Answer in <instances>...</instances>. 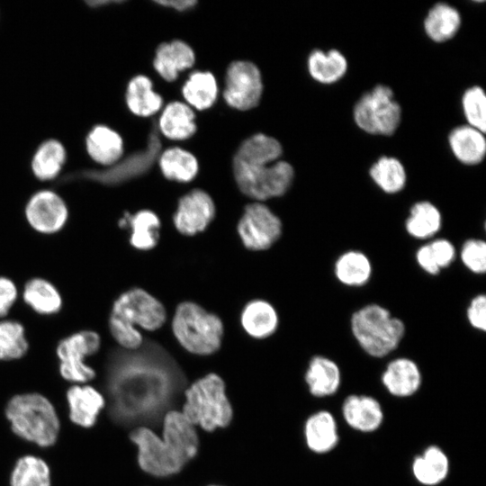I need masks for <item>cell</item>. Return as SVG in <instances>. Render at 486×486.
Listing matches in <instances>:
<instances>
[{
	"label": "cell",
	"mask_w": 486,
	"mask_h": 486,
	"mask_svg": "<svg viewBox=\"0 0 486 486\" xmlns=\"http://www.w3.org/2000/svg\"><path fill=\"white\" fill-rule=\"evenodd\" d=\"M461 103L466 124L485 133L486 95L482 87L473 86L467 88L463 94Z\"/></svg>",
	"instance_id": "ab89813d"
},
{
	"label": "cell",
	"mask_w": 486,
	"mask_h": 486,
	"mask_svg": "<svg viewBox=\"0 0 486 486\" xmlns=\"http://www.w3.org/2000/svg\"><path fill=\"white\" fill-rule=\"evenodd\" d=\"M195 115L192 108L181 102H171L162 112L157 124L158 131L173 140H183L196 131Z\"/></svg>",
	"instance_id": "f546056e"
},
{
	"label": "cell",
	"mask_w": 486,
	"mask_h": 486,
	"mask_svg": "<svg viewBox=\"0 0 486 486\" xmlns=\"http://www.w3.org/2000/svg\"><path fill=\"white\" fill-rule=\"evenodd\" d=\"M334 274L337 280L345 286L362 287L372 278L373 264L364 252L349 249L336 259Z\"/></svg>",
	"instance_id": "4316f807"
},
{
	"label": "cell",
	"mask_w": 486,
	"mask_h": 486,
	"mask_svg": "<svg viewBox=\"0 0 486 486\" xmlns=\"http://www.w3.org/2000/svg\"><path fill=\"white\" fill-rule=\"evenodd\" d=\"M23 302L36 313L50 316L62 308V296L47 279L33 277L26 282L22 292Z\"/></svg>",
	"instance_id": "1f68e13d"
},
{
	"label": "cell",
	"mask_w": 486,
	"mask_h": 486,
	"mask_svg": "<svg viewBox=\"0 0 486 486\" xmlns=\"http://www.w3.org/2000/svg\"><path fill=\"white\" fill-rule=\"evenodd\" d=\"M215 212L212 197L202 189H194L179 199L173 223L182 235L194 236L207 229Z\"/></svg>",
	"instance_id": "4fadbf2b"
},
{
	"label": "cell",
	"mask_w": 486,
	"mask_h": 486,
	"mask_svg": "<svg viewBox=\"0 0 486 486\" xmlns=\"http://www.w3.org/2000/svg\"><path fill=\"white\" fill-rule=\"evenodd\" d=\"M341 415L350 428L361 433L377 431L384 420L381 402L367 394L347 395L341 405Z\"/></svg>",
	"instance_id": "5bb4252c"
},
{
	"label": "cell",
	"mask_w": 486,
	"mask_h": 486,
	"mask_svg": "<svg viewBox=\"0 0 486 486\" xmlns=\"http://www.w3.org/2000/svg\"><path fill=\"white\" fill-rule=\"evenodd\" d=\"M24 212L32 229L45 235L60 231L68 220L66 202L51 190H40L33 194L25 205Z\"/></svg>",
	"instance_id": "7c38bea8"
},
{
	"label": "cell",
	"mask_w": 486,
	"mask_h": 486,
	"mask_svg": "<svg viewBox=\"0 0 486 486\" xmlns=\"http://www.w3.org/2000/svg\"><path fill=\"white\" fill-rule=\"evenodd\" d=\"M67 400L71 421L82 428H89L97 420L105 406L104 395L92 385L76 383L67 391Z\"/></svg>",
	"instance_id": "e0dca14e"
},
{
	"label": "cell",
	"mask_w": 486,
	"mask_h": 486,
	"mask_svg": "<svg viewBox=\"0 0 486 486\" xmlns=\"http://www.w3.org/2000/svg\"><path fill=\"white\" fill-rule=\"evenodd\" d=\"M303 436L307 447L314 454H325L332 452L338 445V424L335 416L328 410H319L305 420Z\"/></svg>",
	"instance_id": "ac0fdd59"
},
{
	"label": "cell",
	"mask_w": 486,
	"mask_h": 486,
	"mask_svg": "<svg viewBox=\"0 0 486 486\" xmlns=\"http://www.w3.org/2000/svg\"><path fill=\"white\" fill-rule=\"evenodd\" d=\"M50 470L40 457L26 454L19 458L11 473V486H50Z\"/></svg>",
	"instance_id": "74e56055"
},
{
	"label": "cell",
	"mask_w": 486,
	"mask_h": 486,
	"mask_svg": "<svg viewBox=\"0 0 486 486\" xmlns=\"http://www.w3.org/2000/svg\"><path fill=\"white\" fill-rule=\"evenodd\" d=\"M158 165L166 179L181 183L192 181L199 170L196 158L177 147L166 149L158 158Z\"/></svg>",
	"instance_id": "e575fe53"
},
{
	"label": "cell",
	"mask_w": 486,
	"mask_h": 486,
	"mask_svg": "<svg viewBox=\"0 0 486 486\" xmlns=\"http://www.w3.org/2000/svg\"><path fill=\"white\" fill-rule=\"evenodd\" d=\"M263 84L258 68L252 62L237 60L227 68L223 98L232 108L247 111L256 107Z\"/></svg>",
	"instance_id": "8fae6325"
},
{
	"label": "cell",
	"mask_w": 486,
	"mask_h": 486,
	"mask_svg": "<svg viewBox=\"0 0 486 486\" xmlns=\"http://www.w3.org/2000/svg\"><path fill=\"white\" fill-rule=\"evenodd\" d=\"M86 148L94 161L103 166H111L121 158L123 141L114 130L105 125H96L86 138Z\"/></svg>",
	"instance_id": "484cf974"
},
{
	"label": "cell",
	"mask_w": 486,
	"mask_h": 486,
	"mask_svg": "<svg viewBox=\"0 0 486 486\" xmlns=\"http://www.w3.org/2000/svg\"><path fill=\"white\" fill-rule=\"evenodd\" d=\"M415 258L418 266L428 274L437 275L441 272L434 261L428 243L417 249Z\"/></svg>",
	"instance_id": "f6af8a7d"
},
{
	"label": "cell",
	"mask_w": 486,
	"mask_h": 486,
	"mask_svg": "<svg viewBox=\"0 0 486 486\" xmlns=\"http://www.w3.org/2000/svg\"><path fill=\"white\" fill-rule=\"evenodd\" d=\"M156 3L165 7L173 8L179 12L189 10L197 4V2L194 0L156 1Z\"/></svg>",
	"instance_id": "bcb514c9"
},
{
	"label": "cell",
	"mask_w": 486,
	"mask_h": 486,
	"mask_svg": "<svg viewBox=\"0 0 486 486\" xmlns=\"http://www.w3.org/2000/svg\"><path fill=\"white\" fill-rule=\"evenodd\" d=\"M151 80L143 75L130 79L126 89V104L138 116L148 117L160 110L163 99L152 89Z\"/></svg>",
	"instance_id": "d6a6232c"
},
{
	"label": "cell",
	"mask_w": 486,
	"mask_h": 486,
	"mask_svg": "<svg viewBox=\"0 0 486 486\" xmlns=\"http://www.w3.org/2000/svg\"><path fill=\"white\" fill-rule=\"evenodd\" d=\"M166 320L163 303L142 288H130L113 302L108 319L109 331L124 350L133 351L143 343L139 328L154 331Z\"/></svg>",
	"instance_id": "7a4b0ae2"
},
{
	"label": "cell",
	"mask_w": 486,
	"mask_h": 486,
	"mask_svg": "<svg viewBox=\"0 0 486 486\" xmlns=\"http://www.w3.org/2000/svg\"><path fill=\"white\" fill-rule=\"evenodd\" d=\"M240 322L250 337L262 339L269 338L277 330L279 317L270 302L257 299L245 305Z\"/></svg>",
	"instance_id": "d4e9b609"
},
{
	"label": "cell",
	"mask_w": 486,
	"mask_h": 486,
	"mask_svg": "<svg viewBox=\"0 0 486 486\" xmlns=\"http://www.w3.org/2000/svg\"><path fill=\"white\" fill-rule=\"evenodd\" d=\"M66 157V149L61 142L54 139L44 141L32 160L33 175L41 181L55 178L61 171Z\"/></svg>",
	"instance_id": "8d00e7d4"
},
{
	"label": "cell",
	"mask_w": 486,
	"mask_h": 486,
	"mask_svg": "<svg viewBox=\"0 0 486 486\" xmlns=\"http://www.w3.org/2000/svg\"><path fill=\"white\" fill-rule=\"evenodd\" d=\"M29 342L23 325L14 320H0V360L22 358L27 353Z\"/></svg>",
	"instance_id": "f35d334b"
},
{
	"label": "cell",
	"mask_w": 486,
	"mask_h": 486,
	"mask_svg": "<svg viewBox=\"0 0 486 486\" xmlns=\"http://www.w3.org/2000/svg\"><path fill=\"white\" fill-rule=\"evenodd\" d=\"M138 448V463L147 473L166 477L180 472L184 464L177 458L169 446L148 427H138L130 435Z\"/></svg>",
	"instance_id": "30bf717a"
},
{
	"label": "cell",
	"mask_w": 486,
	"mask_h": 486,
	"mask_svg": "<svg viewBox=\"0 0 486 486\" xmlns=\"http://www.w3.org/2000/svg\"><path fill=\"white\" fill-rule=\"evenodd\" d=\"M304 380L313 397L327 398L338 392L342 383V373L335 360L316 355L309 361Z\"/></svg>",
	"instance_id": "d6986e66"
},
{
	"label": "cell",
	"mask_w": 486,
	"mask_h": 486,
	"mask_svg": "<svg viewBox=\"0 0 486 486\" xmlns=\"http://www.w3.org/2000/svg\"><path fill=\"white\" fill-rule=\"evenodd\" d=\"M194 61L192 48L182 40H175L158 47L153 66L161 77L172 82L177 78L179 72L193 67Z\"/></svg>",
	"instance_id": "7402d4cb"
},
{
	"label": "cell",
	"mask_w": 486,
	"mask_h": 486,
	"mask_svg": "<svg viewBox=\"0 0 486 486\" xmlns=\"http://www.w3.org/2000/svg\"><path fill=\"white\" fill-rule=\"evenodd\" d=\"M161 437L184 465L198 452L196 427L179 410H170L165 415Z\"/></svg>",
	"instance_id": "2e32d148"
},
{
	"label": "cell",
	"mask_w": 486,
	"mask_h": 486,
	"mask_svg": "<svg viewBox=\"0 0 486 486\" xmlns=\"http://www.w3.org/2000/svg\"><path fill=\"white\" fill-rule=\"evenodd\" d=\"M283 153L274 138L258 133L245 140L233 158V173L238 189L246 196L265 201L283 196L290 189L292 166L277 159Z\"/></svg>",
	"instance_id": "6da1fadb"
},
{
	"label": "cell",
	"mask_w": 486,
	"mask_h": 486,
	"mask_svg": "<svg viewBox=\"0 0 486 486\" xmlns=\"http://www.w3.org/2000/svg\"><path fill=\"white\" fill-rule=\"evenodd\" d=\"M307 68L312 79L322 85H332L341 80L348 69L345 55L338 50H314L308 56Z\"/></svg>",
	"instance_id": "83f0119b"
},
{
	"label": "cell",
	"mask_w": 486,
	"mask_h": 486,
	"mask_svg": "<svg viewBox=\"0 0 486 486\" xmlns=\"http://www.w3.org/2000/svg\"><path fill=\"white\" fill-rule=\"evenodd\" d=\"M428 244L434 261L440 271L449 267L455 260L456 249L449 239L437 238L430 240Z\"/></svg>",
	"instance_id": "b9f144b4"
},
{
	"label": "cell",
	"mask_w": 486,
	"mask_h": 486,
	"mask_svg": "<svg viewBox=\"0 0 486 486\" xmlns=\"http://www.w3.org/2000/svg\"><path fill=\"white\" fill-rule=\"evenodd\" d=\"M462 23L459 11L446 3H436L428 12L423 27L434 42L442 43L454 38Z\"/></svg>",
	"instance_id": "f1b7e54d"
},
{
	"label": "cell",
	"mask_w": 486,
	"mask_h": 486,
	"mask_svg": "<svg viewBox=\"0 0 486 486\" xmlns=\"http://www.w3.org/2000/svg\"><path fill=\"white\" fill-rule=\"evenodd\" d=\"M410 470L422 486H437L449 475L450 460L443 448L430 445L413 458Z\"/></svg>",
	"instance_id": "ffe728a7"
},
{
	"label": "cell",
	"mask_w": 486,
	"mask_h": 486,
	"mask_svg": "<svg viewBox=\"0 0 486 486\" xmlns=\"http://www.w3.org/2000/svg\"><path fill=\"white\" fill-rule=\"evenodd\" d=\"M466 319L470 326L479 331L486 330V296L476 294L470 301L466 309Z\"/></svg>",
	"instance_id": "7bdbcfd3"
},
{
	"label": "cell",
	"mask_w": 486,
	"mask_h": 486,
	"mask_svg": "<svg viewBox=\"0 0 486 486\" xmlns=\"http://www.w3.org/2000/svg\"><path fill=\"white\" fill-rule=\"evenodd\" d=\"M5 417L13 432L40 447L53 446L58 440L60 421L50 400L38 392L13 396L5 406Z\"/></svg>",
	"instance_id": "3957f363"
},
{
	"label": "cell",
	"mask_w": 486,
	"mask_h": 486,
	"mask_svg": "<svg viewBox=\"0 0 486 486\" xmlns=\"http://www.w3.org/2000/svg\"><path fill=\"white\" fill-rule=\"evenodd\" d=\"M172 331L189 353L210 356L220 348L224 326L218 315L194 302H183L173 315Z\"/></svg>",
	"instance_id": "8992f818"
},
{
	"label": "cell",
	"mask_w": 486,
	"mask_h": 486,
	"mask_svg": "<svg viewBox=\"0 0 486 486\" xmlns=\"http://www.w3.org/2000/svg\"><path fill=\"white\" fill-rule=\"evenodd\" d=\"M181 412L194 426L206 431L227 427L233 410L226 394L225 382L211 373L194 381L184 392Z\"/></svg>",
	"instance_id": "5b68a950"
},
{
	"label": "cell",
	"mask_w": 486,
	"mask_h": 486,
	"mask_svg": "<svg viewBox=\"0 0 486 486\" xmlns=\"http://www.w3.org/2000/svg\"><path fill=\"white\" fill-rule=\"evenodd\" d=\"M119 226L130 229V244L139 250H150L159 240L161 222L150 210H141L134 214L126 212L119 220Z\"/></svg>",
	"instance_id": "cb8c5ba5"
},
{
	"label": "cell",
	"mask_w": 486,
	"mask_h": 486,
	"mask_svg": "<svg viewBox=\"0 0 486 486\" xmlns=\"http://www.w3.org/2000/svg\"><path fill=\"white\" fill-rule=\"evenodd\" d=\"M160 149L159 131L157 123H153L146 148L111 169L104 177L105 182L119 183L146 173L158 158Z\"/></svg>",
	"instance_id": "44dd1931"
},
{
	"label": "cell",
	"mask_w": 486,
	"mask_h": 486,
	"mask_svg": "<svg viewBox=\"0 0 486 486\" xmlns=\"http://www.w3.org/2000/svg\"><path fill=\"white\" fill-rule=\"evenodd\" d=\"M17 298L18 288L15 283L6 276H0V318L9 313Z\"/></svg>",
	"instance_id": "ee69618b"
},
{
	"label": "cell",
	"mask_w": 486,
	"mask_h": 486,
	"mask_svg": "<svg viewBox=\"0 0 486 486\" xmlns=\"http://www.w3.org/2000/svg\"><path fill=\"white\" fill-rule=\"evenodd\" d=\"M100 346L101 338L93 330H80L62 338L56 348L61 377L75 384L93 380L95 371L86 359L96 354Z\"/></svg>",
	"instance_id": "ba28073f"
},
{
	"label": "cell",
	"mask_w": 486,
	"mask_h": 486,
	"mask_svg": "<svg viewBox=\"0 0 486 486\" xmlns=\"http://www.w3.org/2000/svg\"><path fill=\"white\" fill-rule=\"evenodd\" d=\"M370 177L385 194L401 192L407 184V171L400 159L390 156L380 157L370 167Z\"/></svg>",
	"instance_id": "836d02e7"
},
{
	"label": "cell",
	"mask_w": 486,
	"mask_h": 486,
	"mask_svg": "<svg viewBox=\"0 0 486 486\" xmlns=\"http://www.w3.org/2000/svg\"><path fill=\"white\" fill-rule=\"evenodd\" d=\"M443 216L440 210L429 201H418L410 209L404 227L413 238H433L442 229Z\"/></svg>",
	"instance_id": "4dcf8cb0"
},
{
	"label": "cell",
	"mask_w": 486,
	"mask_h": 486,
	"mask_svg": "<svg viewBox=\"0 0 486 486\" xmlns=\"http://www.w3.org/2000/svg\"><path fill=\"white\" fill-rule=\"evenodd\" d=\"M214 486V485H213Z\"/></svg>",
	"instance_id": "7dc6e473"
},
{
	"label": "cell",
	"mask_w": 486,
	"mask_h": 486,
	"mask_svg": "<svg viewBox=\"0 0 486 486\" xmlns=\"http://www.w3.org/2000/svg\"><path fill=\"white\" fill-rule=\"evenodd\" d=\"M237 231L246 248L266 250L281 238L283 223L268 206L256 202L245 207Z\"/></svg>",
	"instance_id": "9c48e42d"
},
{
	"label": "cell",
	"mask_w": 486,
	"mask_h": 486,
	"mask_svg": "<svg viewBox=\"0 0 486 486\" xmlns=\"http://www.w3.org/2000/svg\"><path fill=\"white\" fill-rule=\"evenodd\" d=\"M185 101L197 110L210 108L216 101L218 86L214 76L208 71H194L183 86Z\"/></svg>",
	"instance_id": "d590c367"
},
{
	"label": "cell",
	"mask_w": 486,
	"mask_h": 486,
	"mask_svg": "<svg viewBox=\"0 0 486 486\" xmlns=\"http://www.w3.org/2000/svg\"><path fill=\"white\" fill-rule=\"evenodd\" d=\"M350 329L361 349L374 358H383L394 352L406 333L404 321L378 303L354 311Z\"/></svg>",
	"instance_id": "277c9868"
},
{
	"label": "cell",
	"mask_w": 486,
	"mask_h": 486,
	"mask_svg": "<svg viewBox=\"0 0 486 486\" xmlns=\"http://www.w3.org/2000/svg\"><path fill=\"white\" fill-rule=\"evenodd\" d=\"M423 375L418 364L407 356L392 359L381 375V382L387 392L396 398H409L421 388Z\"/></svg>",
	"instance_id": "9a60e30c"
},
{
	"label": "cell",
	"mask_w": 486,
	"mask_h": 486,
	"mask_svg": "<svg viewBox=\"0 0 486 486\" xmlns=\"http://www.w3.org/2000/svg\"><path fill=\"white\" fill-rule=\"evenodd\" d=\"M353 118L363 131L378 136L392 135L401 121V107L391 87L377 85L356 103Z\"/></svg>",
	"instance_id": "52a82bcc"
},
{
	"label": "cell",
	"mask_w": 486,
	"mask_h": 486,
	"mask_svg": "<svg viewBox=\"0 0 486 486\" xmlns=\"http://www.w3.org/2000/svg\"><path fill=\"white\" fill-rule=\"evenodd\" d=\"M448 144L454 158L464 165L475 166L484 159V132L468 124L454 128L448 135Z\"/></svg>",
	"instance_id": "603a6c76"
},
{
	"label": "cell",
	"mask_w": 486,
	"mask_h": 486,
	"mask_svg": "<svg viewBox=\"0 0 486 486\" xmlns=\"http://www.w3.org/2000/svg\"><path fill=\"white\" fill-rule=\"evenodd\" d=\"M460 260L471 273L483 274L486 272V242L481 238L466 239L460 249Z\"/></svg>",
	"instance_id": "60d3db41"
}]
</instances>
